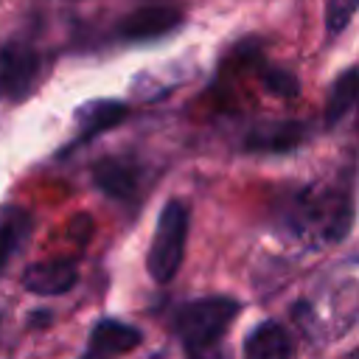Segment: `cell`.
Masks as SVG:
<instances>
[{
    "label": "cell",
    "instance_id": "cell-11",
    "mask_svg": "<svg viewBox=\"0 0 359 359\" xmlns=\"http://www.w3.org/2000/svg\"><path fill=\"white\" fill-rule=\"evenodd\" d=\"M356 101H359V67H351V70H345L342 76H337V81H334L331 90H328L325 109H323V112H325V123H328V126L339 123Z\"/></svg>",
    "mask_w": 359,
    "mask_h": 359
},
{
    "label": "cell",
    "instance_id": "cell-13",
    "mask_svg": "<svg viewBox=\"0 0 359 359\" xmlns=\"http://www.w3.org/2000/svg\"><path fill=\"white\" fill-rule=\"evenodd\" d=\"M306 135V126L303 123H272V126H261L250 135V149H258V151H283V149H292L303 140Z\"/></svg>",
    "mask_w": 359,
    "mask_h": 359
},
{
    "label": "cell",
    "instance_id": "cell-9",
    "mask_svg": "<svg viewBox=\"0 0 359 359\" xmlns=\"http://www.w3.org/2000/svg\"><path fill=\"white\" fill-rule=\"evenodd\" d=\"M289 356H292L289 331L275 320L258 323L247 334L244 351H241V359H289Z\"/></svg>",
    "mask_w": 359,
    "mask_h": 359
},
{
    "label": "cell",
    "instance_id": "cell-5",
    "mask_svg": "<svg viewBox=\"0 0 359 359\" xmlns=\"http://www.w3.org/2000/svg\"><path fill=\"white\" fill-rule=\"evenodd\" d=\"M93 180L95 185L115 199H132L140 188L143 168L135 157L126 154H107L93 165Z\"/></svg>",
    "mask_w": 359,
    "mask_h": 359
},
{
    "label": "cell",
    "instance_id": "cell-14",
    "mask_svg": "<svg viewBox=\"0 0 359 359\" xmlns=\"http://www.w3.org/2000/svg\"><path fill=\"white\" fill-rule=\"evenodd\" d=\"M359 11V0H328L325 3V28L328 34H339L353 14Z\"/></svg>",
    "mask_w": 359,
    "mask_h": 359
},
{
    "label": "cell",
    "instance_id": "cell-6",
    "mask_svg": "<svg viewBox=\"0 0 359 359\" xmlns=\"http://www.w3.org/2000/svg\"><path fill=\"white\" fill-rule=\"evenodd\" d=\"M143 334L121 320H98L81 359H121L140 345Z\"/></svg>",
    "mask_w": 359,
    "mask_h": 359
},
{
    "label": "cell",
    "instance_id": "cell-12",
    "mask_svg": "<svg viewBox=\"0 0 359 359\" xmlns=\"http://www.w3.org/2000/svg\"><path fill=\"white\" fill-rule=\"evenodd\" d=\"M126 115V107L121 101H93L79 109L76 123H79V137H93L115 123H121Z\"/></svg>",
    "mask_w": 359,
    "mask_h": 359
},
{
    "label": "cell",
    "instance_id": "cell-8",
    "mask_svg": "<svg viewBox=\"0 0 359 359\" xmlns=\"http://www.w3.org/2000/svg\"><path fill=\"white\" fill-rule=\"evenodd\" d=\"M76 280H79V269L73 261H36L22 272V286L42 297L65 294L67 289L76 286Z\"/></svg>",
    "mask_w": 359,
    "mask_h": 359
},
{
    "label": "cell",
    "instance_id": "cell-1",
    "mask_svg": "<svg viewBox=\"0 0 359 359\" xmlns=\"http://www.w3.org/2000/svg\"><path fill=\"white\" fill-rule=\"evenodd\" d=\"M286 227L317 244H337L348 236L353 222V199L345 185H317L297 194L283 216Z\"/></svg>",
    "mask_w": 359,
    "mask_h": 359
},
{
    "label": "cell",
    "instance_id": "cell-4",
    "mask_svg": "<svg viewBox=\"0 0 359 359\" xmlns=\"http://www.w3.org/2000/svg\"><path fill=\"white\" fill-rule=\"evenodd\" d=\"M45 76L42 53L22 39L0 42V98L22 101L28 98Z\"/></svg>",
    "mask_w": 359,
    "mask_h": 359
},
{
    "label": "cell",
    "instance_id": "cell-10",
    "mask_svg": "<svg viewBox=\"0 0 359 359\" xmlns=\"http://www.w3.org/2000/svg\"><path fill=\"white\" fill-rule=\"evenodd\" d=\"M31 230V216L20 205H3L0 208V272L14 258L20 244L25 241Z\"/></svg>",
    "mask_w": 359,
    "mask_h": 359
},
{
    "label": "cell",
    "instance_id": "cell-3",
    "mask_svg": "<svg viewBox=\"0 0 359 359\" xmlns=\"http://www.w3.org/2000/svg\"><path fill=\"white\" fill-rule=\"evenodd\" d=\"M185 238H188V205L182 199H168L157 216V227L146 252V269L151 280L168 283L185 255Z\"/></svg>",
    "mask_w": 359,
    "mask_h": 359
},
{
    "label": "cell",
    "instance_id": "cell-2",
    "mask_svg": "<svg viewBox=\"0 0 359 359\" xmlns=\"http://www.w3.org/2000/svg\"><path fill=\"white\" fill-rule=\"evenodd\" d=\"M238 311L241 303L227 294H210L182 303L174 314V331L185 348V356L222 359V339L238 317Z\"/></svg>",
    "mask_w": 359,
    "mask_h": 359
},
{
    "label": "cell",
    "instance_id": "cell-7",
    "mask_svg": "<svg viewBox=\"0 0 359 359\" xmlns=\"http://www.w3.org/2000/svg\"><path fill=\"white\" fill-rule=\"evenodd\" d=\"M180 25V11L171 6H143L118 22V36L126 42L157 39Z\"/></svg>",
    "mask_w": 359,
    "mask_h": 359
}]
</instances>
